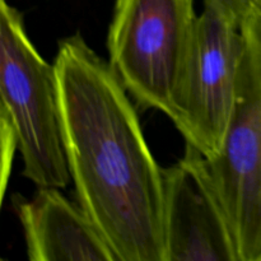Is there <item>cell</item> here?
I'll use <instances>...</instances> for the list:
<instances>
[{"instance_id":"9c48e42d","label":"cell","mask_w":261,"mask_h":261,"mask_svg":"<svg viewBox=\"0 0 261 261\" xmlns=\"http://www.w3.org/2000/svg\"><path fill=\"white\" fill-rule=\"evenodd\" d=\"M250 5V0H204V8L211 9L237 30L241 28V23Z\"/></svg>"},{"instance_id":"30bf717a","label":"cell","mask_w":261,"mask_h":261,"mask_svg":"<svg viewBox=\"0 0 261 261\" xmlns=\"http://www.w3.org/2000/svg\"><path fill=\"white\" fill-rule=\"evenodd\" d=\"M250 2H251V4H254V5H256V7L261 8V0H250Z\"/></svg>"},{"instance_id":"6da1fadb","label":"cell","mask_w":261,"mask_h":261,"mask_svg":"<svg viewBox=\"0 0 261 261\" xmlns=\"http://www.w3.org/2000/svg\"><path fill=\"white\" fill-rule=\"evenodd\" d=\"M54 66L78 204L117 261H166L163 168L130 94L81 33L59 42Z\"/></svg>"},{"instance_id":"ba28073f","label":"cell","mask_w":261,"mask_h":261,"mask_svg":"<svg viewBox=\"0 0 261 261\" xmlns=\"http://www.w3.org/2000/svg\"><path fill=\"white\" fill-rule=\"evenodd\" d=\"M0 200H4L7 193L8 182H9L10 173H12L13 160H14L15 150L19 149V140H18L17 130L9 115L0 109Z\"/></svg>"},{"instance_id":"7a4b0ae2","label":"cell","mask_w":261,"mask_h":261,"mask_svg":"<svg viewBox=\"0 0 261 261\" xmlns=\"http://www.w3.org/2000/svg\"><path fill=\"white\" fill-rule=\"evenodd\" d=\"M194 0H116L109 63L140 109L178 121L195 48Z\"/></svg>"},{"instance_id":"52a82bcc","label":"cell","mask_w":261,"mask_h":261,"mask_svg":"<svg viewBox=\"0 0 261 261\" xmlns=\"http://www.w3.org/2000/svg\"><path fill=\"white\" fill-rule=\"evenodd\" d=\"M59 188H38L32 199L12 198L30 261H117L79 204Z\"/></svg>"},{"instance_id":"8992f818","label":"cell","mask_w":261,"mask_h":261,"mask_svg":"<svg viewBox=\"0 0 261 261\" xmlns=\"http://www.w3.org/2000/svg\"><path fill=\"white\" fill-rule=\"evenodd\" d=\"M166 261H240L233 234L212 185L205 158L185 154L163 168Z\"/></svg>"},{"instance_id":"277c9868","label":"cell","mask_w":261,"mask_h":261,"mask_svg":"<svg viewBox=\"0 0 261 261\" xmlns=\"http://www.w3.org/2000/svg\"><path fill=\"white\" fill-rule=\"evenodd\" d=\"M237 94L221 153L205 160L240 261H261V8L250 5Z\"/></svg>"},{"instance_id":"3957f363","label":"cell","mask_w":261,"mask_h":261,"mask_svg":"<svg viewBox=\"0 0 261 261\" xmlns=\"http://www.w3.org/2000/svg\"><path fill=\"white\" fill-rule=\"evenodd\" d=\"M0 109L17 130L23 176L38 188H66L71 177L55 66L38 53L22 13L8 0H0Z\"/></svg>"},{"instance_id":"5b68a950","label":"cell","mask_w":261,"mask_h":261,"mask_svg":"<svg viewBox=\"0 0 261 261\" xmlns=\"http://www.w3.org/2000/svg\"><path fill=\"white\" fill-rule=\"evenodd\" d=\"M244 37L204 8L199 15L195 48L181 115L175 126L205 160L221 153L234 111Z\"/></svg>"}]
</instances>
